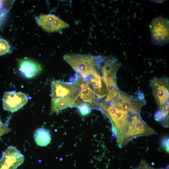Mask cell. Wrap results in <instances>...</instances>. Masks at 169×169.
Returning a JSON list of instances; mask_svg holds the SVG:
<instances>
[{
  "mask_svg": "<svg viewBox=\"0 0 169 169\" xmlns=\"http://www.w3.org/2000/svg\"><path fill=\"white\" fill-rule=\"evenodd\" d=\"M24 161V156L13 146L7 147L0 160V169H16Z\"/></svg>",
  "mask_w": 169,
  "mask_h": 169,
  "instance_id": "277c9868",
  "label": "cell"
},
{
  "mask_svg": "<svg viewBox=\"0 0 169 169\" xmlns=\"http://www.w3.org/2000/svg\"><path fill=\"white\" fill-rule=\"evenodd\" d=\"M34 141L37 145L40 146H46L50 142L51 138L50 131L44 128L37 129L33 134Z\"/></svg>",
  "mask_w": 169,
  "mask_h": 169,
  "instance_id": "8fae6325",
  "label": "cell"
},
{
  "mask_svg": "<svg viewBox=\"0 0 169 169\" xmlns=\"http://www.w3.org/2000/svg\"><path fill=\"white\" fill-rule=\"evenodd\" d=\"M76 107L74 99L70 98H58L52 102L51 112H57L67 107Z\"/></svg>",
  "mask_w": 169,
  "mask_h": 169,
  "instance_id": "7c38bea8",
  "label": "cell"
},
{
  "mask_svg": "<svg viewBox=\"0 0 169 169\" xmlns=\"http://www.w3.org/2000/svg\"><path fill=\"white\" fill-rule=\"evenodd\" d=\"M19 69L24 77L31 78L38 74L42 68L37 62L31 59H25L19 61Z\"/></svg>",
  "mask_w": 169,
  "mask_h": 169,
  "instance_id": "9c48e42d",
  "label": "cell"
},
{
  "mask_svg": "<svg viewBox=\"0 0 169 169\" xmlns=\"http://www.w3.org/2000/svg\"><path fill=\"white\" fill-rule=\"evenodd\" d=\"M162 145L166 151L169 152V138L168 137L164 138L162 141Z\"/></svg>",
  "mask_w": 169,
  "mask_h": 169,
  "instance_id": "e0dca14e",
  "label": "cell"
},
{
  "mask_svg": "<svg viewBox=\"0 0 169 169\" xmlns=\"http://www.w3.org/2000/svg\"><path fill=\"white\" fill-rule=\"evenodd\" d=\"M51 88L52 102L59 98H75L80 90V86L75 81L74 82H64L54 80L52 82Z\"/></svg>",
  "mask_w": 169,
  "mask_h": 169,
  "instance_id": "3957f363",
  "label": "cell"
},
{
  "mask_svg": "<svg viewBox=\"0 0 169 169\" xmlns=\"http://www.w3.org/2000/svg\"><path fill=\"white\" fill-rule=\"evenodd\" d=\"M63 59L77 74L83 78L95 70L93 56L90 54H67L64 55Z\"/></svg>",
  "mask_w": 169,
  "mask_h": 169,
  "instance_id": "6da1fadb",
  "label": "cell"
},
{
  "mask_svg": "<svg viewBox=\"0 0 169 169\" xmlns=\"http://www.w3.org/2000/svg\"><path fill=\"white\" fill-rule=\"evenodd\" d=\"M75 75V78L74 81L78 84L80 87L79 92L75 98V100L79 98L83 102L92 105H96L97 104L95 95L88 83L80 75L76 73Z\"/></svg>",
  "mask_w": 169,
  "mask_h": 169,
  "instance_id": "ba28073f",
  "label": "cell"
},
{
  "mask_svg": "<svg viewBox=\"0 0 169 169\" xmlns=\"http://www.w3.org/2000/svg\"><path fill=\"white\" fill-rule=\"evenodd\" d=\"M10 49V46L6 40L0 38V55L8 53Z\"/></svg>",
  "mask_w": 169,
  "mask_h": 169,
  "instance_id": "9a60e30c",
  "label": "cell"
},
{
  "mask_svg": "<svg viewBox=\"0 0 169 169\" xmlns=\"http://www.w3.org/2000/svg\"><path fill=\"white\" fill-rule=\"evenodd\" d=\"M150 28L151 41L153 45L161 46L169 43L168 19L161 16L155 17L151 21Z\"/></svg>",
  "mask_w": 169,
  "mask_h": 169,
  "instance_id": "7a4b0ae2",
  "label": "cell"
},
{
  "mask_svg": "<svg viewBox=\"0 0 169 169\" xmlns=\"http://www.w3.org/2000/svg\"><path fill=\"white\" fill-rule=\"evenodd\" d=\"M38 24L44 31L52 33L69 27L68 24L54 15L41 14L35 18Z\"/></svg>",
  "mask_w": 169,
  "mask_h": 169,
  "instance_id": "8992f818",
  "label": "cell"
},
{
  "mask_svg": "<svg viewBox=\"0 0 169 169\" xmlns=\"http://www.w3.org/2000/svg\"><path fill=\"white\" fill-rule=\"evenodd\" d=\"M78 110L82 116H85L89 114L91 111V108L88 104L85 102H82L77 107Z\"/></svg>",
  "mask_w": 169,
  "mask_h": 169,
  "instance_id": "5bb4252c",
  "label": "cell"
},
{
  "mask_svg": "<svg viewBox=\"0 0 169 169\" xmlns=\"http://www.w3.org/2000/svg\"><path fill=\"white\" fill-rule=\"evenodd\" d=\"M155 118L156 120L157 121H160L163 120V115L160 110L158 111L155 114Z\"/></svg>",
  "mask_w": 169,
  "mask_h": 169,
  "instance_id": "ac0fdd59",
  "label": "cell"
},
{
  "mask_svg": "<svg viewBox=\"0 0 169 169\" xmlns=\"http://www.w3.org/2000/svg\"><path fill=\"white\" fill-rule=\"evenodd\" d=\"M14 1L0 0V23L11 9Z\"/></svg>",
  "mask_w": 169,
  "mask_h": 169,
  "instance_id": "4fadbf2b",
  "label": "cell"
},
{
  "mask_svg": "<svg viewBox=\"0 0 169 169\" xmlns=\"http://www.w3.org/2000/svg\"><path fill=\"white\" fill-rule=\"evenodd\" d=\"M83 78L91 86L95 95L98 98L101 99L106 96L107 92L103 87L102 80L96 71L91 72L85 78Z\"/></svg>",
  "mask_w": 169,
  "mask_h": 169,
  "instance_id": "30bf717a",
  "label": "cell"
},
{
  "mask_svg": "<svg viewBox=\"0 0 169 169\" xmlns=\"http://www.w3.org/2000/svg\"><path fill=\"white\" fill-rule=\"evenodd\" d=\"M12 131V129L5 126L2 123L0 115V137Z\"/></svg>",
  "mask_w": 169,
  "mask_h": 169,
  "instance_id": "2e32d148",
  "label": "cell"
},
{
  "mask_svg": "<svg viewBox=\"0 0 169 169\" xmlns=\"http://www.w3.org/2000/svg\"><path fill=\"white\" fill-rule=\"evenodd\" d=\"M28 99L27 95L21 92H5L3 98V108L12 113L14 112L25 105Z\"/></svg>",
  "mask_w": 169,
  "mask_h": 169,
  "instance_id": "5b68a950",
  "label": "cell"
},
{
  "mask_svg": "<svg viewBox=\"0 0 169 169\" xmlns=\"http://www.w3.org/2000/svg\"><path fill=\"white\" fill-rule=\"evenodd\" d=\"M153 93L156 102L161 109L168 100V81L166 78L153 79L151 82Z\"/></svg>",
  "mask_w": 169,
  "mask_h": 169,
  "instance_id": "52a82bcc",
  "label": "cell"
}]
</instances>
